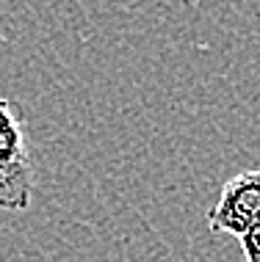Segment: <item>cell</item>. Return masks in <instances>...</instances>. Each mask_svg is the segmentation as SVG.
I'll return each instance as SVG.
<instances>
[{"mask_svg":"<svg viewBox=\"0 0 260 262\" xmlns=\"http://www.w3.org/2000/svg\"><path fill=\"white\" fill-rule=\"evenodd\" d=\"M241 251H244V262H260V221L247 229L241 237Z\"/></svg>","mask_w":260,"mask_h":262,"instance_id":"obj_3","label":"cell"},{"mask_svg":"<svg viewBox=\"0 0 260 262\" xmlns=\"http://www.w3.org/2000/svg\"><path fill=\"white\" fill-rule=\"evenodd\" d=\"M33 168L25 149L23 127L11 102L0 100V207L23 210L31 202Z\"/></svg>","mask_w":260,"mask_h":262,"instance_id":"obj_1","label":"cell"},{"mask_svg":"<svg viewBox=\"0 0 260 262\" xmlns=\"http://www.w3.org/2000/svg\"><path fill=\"white\" fill-rule=\"evenodd\" d=\"M260 221V168H249L230 177L208 212L210 232L241 237Z\"/></svg>","mask_w":260,"mask_h":262,"instance_id":"obj_2","label":"cell"}]
</instances>
